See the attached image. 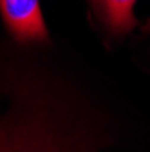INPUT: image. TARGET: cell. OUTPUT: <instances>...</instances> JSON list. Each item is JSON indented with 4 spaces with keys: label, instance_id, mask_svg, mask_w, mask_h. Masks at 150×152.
<instances>
[{
    "label": "cell",
    "instance_id": "1",
    "mask_svg": "<svg viewBox=\"0 0 150 152\" xmlns=\"http://www.w3.org/2000/svg\"><path fill=\"white\" fill-rule=\"evenodd\" d=\"M6 27L18 42H45L47 29L38 0H0Z\"/></svg>",
    "mask_w": 150,
    "mask_h": 152
},
{
    "label": "cell",
    "instance_id": "2",
    "mask_svg": "<svg viewBox=\"0 0 150 152\" xmlns=\"http://www.w3.org/2000/svg\"><path fill=\"white\" fill-rule=\"evenodd\" d=\"M0 152H67L44 132L24 127H0Z\"/></svg>",
    "mask_w": 150,
    "mask_h": 152
},
{
    "label": "cell",
    "instance_id": "3",
    "mask_svg": "<svg viewBox=\"0 0 150 152\" xmlns=\"http://www.w3.org/2000/svg\"><path fill=\"white\" fill-rule=\"evenodd\" d=\"M136 0H90L100 20L116 34H125L136 26L132 15Z\"/></svg>",
    "mask_w": 150,
    "mask_h": 152
}]
</instances>
